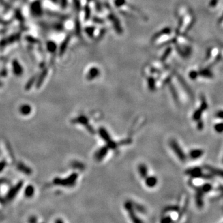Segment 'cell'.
<instances>
[{
	"label": "cell",
	"instance_id": "27",
	"mask_svg": "<svg viewBox=\"0 0 223 223\" xmlns=\"http://www.w3.org/2000/svg\"><path fill=\"white\" fill-rule=\"evenodd\" d=\"M216 117L219 119H223V110H220L216 113Z\"/></svg>",
	"mask_w": 223,
	"mask_h": 223
},
{
	"label": "cell",
	"instance_id": "20",
	"mask_svg": "<svg viewBox=\"0 0 223 223\" xmlns=\"http://www.w3.org/2000/svg\"><path fill=\"white\" fill-rule=\"evenodd\" d=\"M200 189L203 192V193H207L212 190V185L209 183H206L204 184L203 185H202L201 187H200Z\"/></svg>",
	"mask_w": 223,
	"mask_h": 223
},
{
	"label": "cell",
	"instance_id": "23",
	"mask_svg": "<svg viewBox=\"0 0 223 223\" xmlns=\"http://www.w3.org/2000/svg\"><path fill=\"white\" fill-rule=\"evenodd\" d=\"M139 170H140L141 176L143 177H146L147 175V168L146 167V166L145 165L140 166Z\"/></svg>",
	"mask_w": 223,
	"mask_h": 223
},
{
	"label": "cell",
	"instance_id": "26",
	"mask_svg": "<svg viewBox=\"0 0 223 223\" xmlns=\"http://www.w3.org/2000/svg\"><path fill=\"white\" fill-rule=\"evenodd\" d=\"M26 39L28 42H33V43H36L38 42V40L35 39H34V38H33L32 37H31V36H29V37H26Z\"/></svg>",
	"mask_w": 223,
	"mask_h": 223
},
{
	"label": "cell",
	"instance_id": "12",
	"mask_svg": "<svg viewBox=\"0 0 223 223\" xmlns=\"http://www.w3.org/2000/svg\"><path fill=\"white\" fill-rule=\"evenodd\" d=\"M47 73H48V70L47 69H45L41 73L40 76L39 77V78H38L37 81V83H36V87L37 88H39L42 85V83L44 81V79H45L46 76H47Z\"/></svg>",
	"mask_w": 223,
	"mask_h": 223
},
{
	"label": "cell",
	"instance_id": "25",
	"mask_svg": "<svg viewBox=\"0 0 223 223\" xmlns=\"http://www.w3.org/2000/svg\"><path fill=\"white\" fill-rule=\"evenodd\" d=\"M198 121L197 128L199 130H201L204 127V123L203 122V121L201 120V119H200V120H199L198 121Z\"/></svg>",
	"mask_w": 223,
	"mask_h": 223
},
{
	"label": "cell",
	"instance_id": "11",
	"mask_svg": "<svg viewBox=\"0 0 223 223\" xmlns=\"http://www.w3.org/2000/svg\"><path fill=\"white\" fill-rule=\"evenodd\" d=\"M203 154V151L200 149H193L192 150L190 154V157L192 159H196L198 158H199L201 157Z\"/></svg>",
	"mask_w": 223,
	"mask_h": 223
},
{
	"label": "cell",
	"instance_id": "29",
	"mask_svg": "<svg viewBox=\"0 0 223 223\" xmlns=\"http://www.w3.org/2000/svg\"><path fill=\"white\" fill-rule=\"evenodd\" d=\"M51 1H52L53 2H55V3L57 2V0H51Z\"/></svg>",
	"mask_w": 223,
	"mask_h": 223
},
{
	"label": "cell",
	"instance_id": "21",
	"mask_svg": "<svg viewBox=\"0 0 223 223\" xmlns=\"http://www.w3.org/2000/svg\"><path fill=\"white\" fill-rule=\"evenodd\" d=\"M69 39H70L69 37H67L63 42L62 43V44L61 45V47H60V55H62V54L65 52L66 48L67 47V44H68V42Z\"/></svg>",
	"mask_w": 223,
	"mask_h": 223
},
{
	"label": "cell",
	"instance_id": "19",
	"mask_svg": "<svg viewBox=\"0 0 223 223\" xmlns=\"http://www.w3.org/2000/svg\"><path fill=\"white\" fill-rule=\"evenodd\" d=\"M36 79H37V76H33L29 80L28 82L26 84V86H25V89H26V90L28 91L31 89V88L32 87V86L33 85V84L35 83Z\"/></svg>",
	"mask_w": 223,
	"mask_h": 223
},
{
	"label": "cell",
	"instance_id": "15",
	"mask_svg": "<svg viewBox=\"0 0 223 223\" xmlns=\"http://www.w3.org/2000/svg\"><path fill=\"white\" fill-rule=\"evenodd\" d=\"M31 110H32L31 107L30 106H29V105H27V104L23 105V106H22L20 108V113H21L23 115H29V113L31 112Z\"/></svg>",
	"mask_w": 223,
	"mask_h": 223
},
{
	"label": "cell",
	"instance_id": "14",
	"mask_svg": "<svg viewBox=\"0 0 223 223\" xmlns=\"http://www.w3.org/2000/svg\"><path fill=\"white\" fill-rule=\"evenodd\" d=\"M18 169L20 171H21V172H24V173H25L26 174H28V175L31 174V172H32V170H31V169H30V168H29L26 166H25L24 164H23V163H21V162H20V163L18 164Z\"/></svg>",
	"mask_w": 223,
	"mask_h": 223
},
{
	"label": "cell",
	"instance_id": "9",
	"mask_svg": "<svg viewBox=\"0 0 223 223\" xmlns=\"http://www.w3.org/2000/svg\"><path fill=\"white\" fill-rule=\"evenodd\" d=\"M203 192L201 190L200 188H197L196 193V203L198 207L201 208L203 205Z\"/></svg>",
	"mask_w": 223,
	"mask_h": 223
},
{
	"label": "cell",
	"instance_id": "7",
	"mask_svg": "<svg viewBox=\"0 0 223 223\" xmlns=\"http://www.w3.org/2000/svg\"><path fill=\"white\" fill-rule=\"evenodd\" d=\"M20 36V35L19 34V33H18V34H14L13 35H11V36L8 37V38H7V39H3V40H1V42H0V45L2 46V47H3V46L6 45L8 44L14 42H15V41L19 39Z\"/></svg>",
	"mask_w": 223,
	"mask_h": 223
},
{
	"label": "cell",
	"instance_id": "28",
	"mask_svg": "<svg viewBox=\"0 0 223 223\" xmlns=\"http://www.w3.org/2000/svg\"><path fill=\"white\" fill-rule=\"evenodd\" d=\"M5 166H6V163L5 162H0V171H1L3 169V168L5 167Z\"/></svg>",
	"mask_w": 223,
	"mask_h": 223
},
{
	"label": "cell",
	"instance_id": "24",
	"mask_svg": "<svg viewBox=\"0 0 223 223\" xmlns=\"http://www.w3.org/2000/svg\"><path fill=\"white\" fill-rule=\"evenodd\" d=\"M214 130L218 133H222L223 132V122L216 123L214 125Z\"/></svg>",
	"mask_w": 223,
	"mask_h": 223
},
{
	"label": "cell",
	"instance_id": "6",
	"mask_svg": "<svg viewBox=\"0 0 223 223\" xmlns=\"http://www.w3.org/2000/svg\"><path fill=\"white\" fill-rule=\"evenodd\" d=\"M31 10L32 13L35 16H39L42 14V10L41 4L39 1H36L33 2L31 6Z\"/></svg>",
	"mask_w": 223,
	"mask_h": 223
},
{
	"label": "cell",
	"instance_id": "5",
	"mask_svg": "<svg viewBox=\"0 0 223 223\" xmlns=\"http://www.w3.org/2000/svg\"><path fill=\"white\" fill-rule=\"evenodd\" d=\"M186 174L195 178L201 177H205L206 179H208V178L210 177L209 175H205L203 173H202L201 169L200 167H194V168H192V169H188L186 171Z\"/></svg>",
	"mask_w": 223,
	"mask_h": 223
},
{
	"label": "cell",
	"instance_id": "22",
	"mask_svg": "<svg viewBox=\"0 0 223 223\" xmlns=\"http://www.w3.org/2000/svg\"><path fill=\"white\" fill-rule=\"evenodd\" d=\"M56 44L53 42L50 41L47 43V49L49 52H53L56 50Z\"/></svg>",
	"mask_w": 223,
	"mask_h": 223
},
{
	"label": "cell",
	"instance_id": "4",
	"mask_svg": "<svg viewBox=\"0 0 223 223\" xmlns=\"http://www.w3.org/2000/svg\"><path fill=\"white\" fill-rule=\"evenodd\" d=\"M23 185V181H20L19 182L17 183L15 186H14L9 192H8V194L6 195V199L8 200H11L13 199L14 196L17 195L18 193L19 192L20 189H21Z\"/></svg>",
	"mask_w": 223,
	"mask_h": 223
},
{
	"label": "cell",
	"instance_id": "13",
	"mask_svg": "<svg viewBox=\"0 0 223 223\" xmlns=\"http://www.w3.org/2000/svg\"><path fill=\"white\" fill-rule=\"evenodd\" d=\"M99 74V69L95 68V67H93V68H91L90 71H89V72H88L87 78L89 79V80H92V79L98 76Z\"/></svg>",
	"mask_w": 223,
	"mask_h": 223
},
{
	"label": "cell",
	"instance_id": "16",
	"mask_svg": "<svg viewBox=\"0 0 223 223\" xmlns=\"http://www.w3.org/2000/svg\"><path fill=\"white\" fill-rule=\"evenodd\" d=\"M158 180L156 178L154 177H150L148 178L146 180V184L147 186L149 187H154L157 183Z\"/></svg>",
	"mask_w": 223,
	"mask_h": 223
},
{
	"label": "cell",
	"instance_id": "8",
	"mask_svg": "<svg viewBox=\"0 0 223 223\" xmlns=\"http://www.w3.org/2000/svg\"><path fill=\"white\" fill-rule=\"evenodd\" d=\"M205 169H207L210 173L214 175L220 176L221 177L223 178V170L220 169H217V168L213 167L210 166H205Z\"/></svg>",
	"mask_w": 223,
	"mask_h": 223
},
{
	"label": "cell",
	"instance_id": "17",
	"mask_svg": "<svg viewBox=\"0 0 223 223\" xmlns=\"http://www.w3.org/2000/svg\"><path fill=\"white\" fill-rule=\"evenodd\" d=\"M107 149L106 148H102V149H100L98 153L96 154V158L97 159H98L99 161H100L101 159H102L104 157H105L107 154Z\"/></svg>",
	"mask_w": 223,
	"mask_h": 223
},
{
	"label": "cell",
	"instance_id": "10",
	"mask_svg": "<svg viewBox=\"0 0 223 223\" xmlns=\"http://www.w3.org/2000/svg\"><path fill=\"white\" fill-rule=\"evenodd\" d=\"M12 68H13L14 73L17 76H20L23 73V68L19 62L17 60H14L12 62Z\"/></svg>",
	"mask_w": 223,
	"mask_h": 223
},
{
	"label": "cell",
	"instance_id": "2",
	"mask_svg": "<svg viewBox=\"0 0 223 223\" xmlns=\"http://www.w3.org/2000/svg\"><path fill=\"white\" fill-rule=\"evenodd\" d=\"M207 108H208V104L207 101H206L204 98H202L200 107L199 108H198L196 110H195L194 113H193V119L195 121H198L199 120H200L202 113L207 110Z\"/></svg>",
	"mask_w": 223,
	"mask_h": 223
},
{
	"label": "cell",
	"instance_id": "3",
	"mask_svg": "<svg viewBox=\"0 0 223 223\" xmlns=\"http://www.w3.org/2000/svg\"><path fill=\"white\" fill-rule=\"evenodd\" d=\"M76 178H77V176L74 174V175H72L70 177L65 180L59 179H55L53 181V183L54 184L60 185L71 186V185L74 184V182H75V180H76Z\"/></svg>",
	"mask_w": 223,
	"mask_h": 223
},
{
	"label": "cell",
	"instance_id": "30",
	"mask_svg": "<svg viewBox=\"0 0 223 223\" xmlns=\"http://www.w3.org/2000/svg\"><path fill=\"white\" fill-rule=\"evenodd\" d=\"M222 161H223V159H222Z\"/></svg>",
	"mask_w": 223,
	"mask_h": 223
},
{
	"label": "cell",
	"instance_id": "1",
	"mask_svg": "<svg viewBox=\"0 0 223 223\" xmlns=\"http://www.w3.org/2000/svg\"><path fill=\"white\" fill-rule=\"evenodd\" d=\"M170 145L171 146V148L173 149L175 154L177 155L180 161H182L183 162L185 161L187 159V156L185 155V154L184 152L182 151V148H180L177 143L175 140H172L170 143Z\"/></svg>",
	"mask_w": 223,
	"mask_h": 223
},
{
	"label": "cell",
	"instance_id": "18",
	"mask_svg": "<svg viewBox=\"0 0 223 223\" xmlns=\"http://www.w3.org/2000/svg\"><path fill=\"white\" fill-rule=\"evenodd\" d=\"M33 193H34V188H33L32 185L27 186L24 191V194L27 197L32 196Z\"/></svg>",
	"mask_w": 223,
	"mask_h": 223
}]
</instances>
